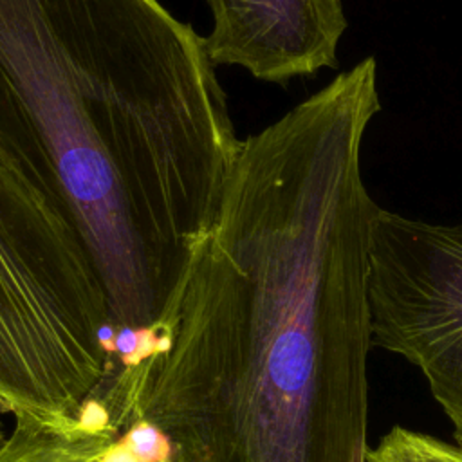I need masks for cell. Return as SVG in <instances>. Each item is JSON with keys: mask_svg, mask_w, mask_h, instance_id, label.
<instances>
[{"mask_svg": "<svg viewBox=\"0 0 462 462\" xmlns=\"http://www.w3.org/2000/svg\"><path fill=\"white\" fill-rule=\"evenodd\" d=\"M240 141L206 40L159 0H0V155L78 235L116 332L182 285Z\"/></svg>", "mask_w": 462, "mask_h": 462, "instance_id": "7a4b0ae2", "label": "cell"}, {"mask_svg": "<svg viewBox=\"0 0 462 462\" xmlns=\"http://www.w3.org/2000/svg\"><path fill=\"white\" fill-rule=\"evenodd\" d=\"M381 110L366 56L240 141L215 222L144 328L141 419L188 462H366Z\"/></svg>", "mask_w": 462, "mask_h": 462, "instance_id": "6da1fadb", "label": "cell"}, {"mask_svg": "<svg viewBox=\"0 0 462 462\" xmlns=\"http://www.w3.org/2000/svg\"><path fill=\"white\" fill-rule=\"evenodd\" d=\"M368 305L372 345L422 372L462 446V224H431L381 208Z\"/></svg>", "mask_w": 462, "mask_h": 462, "instance_id": "3957f363", "label": "cell"}, {"mask_svg": "<svg viewBox=\"0 0 462 462\" xmlns=\"http://www.w3.org/2000/svg\"><path fill=\"white\" fill-rule=\"evenodd\" d=\"M204 38L213 65H235L271 83L337 67L348 22L341 0H206Z\"/></svg>", "mask_w": 462, "mask_h": 462, "instance_id": "277c9868", "label": "cell"}, {"mask_svg": "<svg viewBox=\"0 0 462 462\" xmlns=\"http://www.w3.org/2000/svg\"><path fill=\"white\" fill-rule=\"evenodd\" d=\"M0 462H188L180 453L150 455L121 431L99 397L63 424L13 420L0 440Z\"/></svg>", "mask_w": 462, "mask_h": 462, "instance_id": "5b68a950", "label": "cell"}, {"mask_svg": "<svg viewBox=\"0 0 462 462\" xmlns=\"http://www.w3.org/2000/svg\"><path fill=\"white\" fill-rule=\"evenodd\" d=\"M366 462H462V446L393 426L375 448H368Z\"/></svg>", "mask_w": 462, "mask_h": 462, "instance_id": "8992f818", "label": "cell"}]
</instances>
